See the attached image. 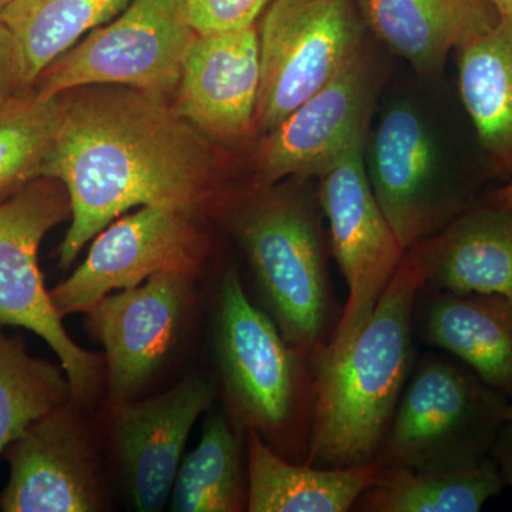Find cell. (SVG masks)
Returning <instances> with one entry per match:
<instances>
[{"label": "cell", "mask_w": 512, "mask_h": 512, "mask_svg": "<svg viewBox=\"0 0 512 512\" xmlns=\"http://www.w3.org/2000/svg\"><path fill=\"white\" fill-rule=\"evenodd\" d=\"M59 96L62 117L40 177L59 180L72 207L60 268L133 208L173 205L201 218L234 200L227 148L178 116L170 101L110 84Z\"/></svg>", "instance_id": "obj_1"}, {"label": "cell", "mask_w": 512, "mask_h": 512, "mask_svg": "<svg viewBox=\"0 0 512 512\" xmlns=\"http://www.w3.org/2000/svg\"><path fill=\"white\" fill-rule=\"evenodd\" d=\"M133 0H12L0 20L12 33L30 90L57 57L119 16Z\"/></svg>", "instance_id": "obj_23"}, {"label": "cell", "mask_w": 512, "mask_h": 512, "mask_svg": "<svg viewBox=\"0 0 512 512\" xmlns=\"http://www.w3.org/2000/svg\"><path fill=\"white\" fill-rule=\"evenodd\" d=\"M258 30V137L274 130L365 53L355 0H274Z\"/></svg>", "instance_id": "obj_8"}, {"label": "cell", "mask_w": 512, "mask_h": 512, "mask_svg": "<svg viewBox=\"0 0 512 512\" xmlns=\"http://www.w3.org/2000/svg\"><path fill=\"white\" fill-rule=\"evenodd\" d=\"M261 87L259 30L197 35L185 56L171 106L218 146L241 147L256 137Z\"/></svg>", "instance_id": "obj_16"}, {"label": "cell", "mask_w": 512, "mask_h": 512, "mask_svg": "<svg viewBox=\"0 0 512 512\" xmlns=\"http://www.w3.org/2000/svg\"><path fill=\"white\" fill-rule=\"evenodd\" d=\"M487 202L488 204L497 205V207L512 208V180L504 187L495 190Z\"/></svg>", "instance_id": "obj_30"}, {"label": "cell", "mask_w": 512, "mask_h": 512, "mask_svg": "<svg viewBox=\"0 0 512 512\" xmlns=\"http://www.w3.org/2000/svg\"><path fill=\"white\" fill-rule=\"evenodd\" d=\"M414 335L446 350L488 386L512 399V298L421 286Z\"/></svg>", "instance_id": "obj_17"}, {"label": "cell", "mask_w": 512, "mask_h": 512, "mask_svg": "<svg viewBox=\"0 0 512 512\" xmlns=\"http://www.w3.org/2000/svg\"><path fill=\"white\" fill-rule=\"evenodd\" d=\"M375 97V72L365 52L261 137L254 157L255 187L328 173L350 148L366 141Z\"/></svg>", "instance_id": "obj_14"}, {"label": "cell", "mask_w": 512, "mask_h": 512, "mask_svg": "<svg viewBox=\"0 0 512 512\" xmlns=\"http://www.w3.org/2000/svg\"><path fill=\"white\" fill-rule=\"evenodd\" d=\"M508 403L463 363L426 357L413 367L377 461L417 471L476 466L508 423Z\"/></svg>", "instance_id": "obj_5"}, {"label": "cell", "mask_w": 512, "mask_h": 512, "mask_svg": "<svg viewBox=\"0 0 512 512\" xmlns=\"http://www.w3.org/2000/svg\"><path fill=\"white\" fill-rule=\"evenodd\" d=\"M214 356L224 412L242 433L254 430L285 458L305 463L313 402V353L286 342L252 302L235 269L215 298Z\"/></svg>", "instance_id": "obj_3"}, {"label": "cell", "mask_w": 512, "mask_h": 512, "mask_svg": "<svg viewBox=\"0 0 512 512\" xmlns=\"http://www.w3.org/2000/svg\"><path fill=\"white\" fill-rule=\"evenodd\" d=\"M210 251L200 218L173 205H144L100 231L86 259L50 298L62 318L86 313L104 296L161 272L198 275Z\"/></svg>", "instance_id": "obj_10"}, {"label": "cell", "mask_w": 512, "mask_h": 512, "mask_svg": "<svg viewBox=\"0 0 512 512\" xmlns=\"http://www.w3.org/2000/svg\"><path fill=\"white\" fill-rule=\"evenodd\" d=\"M501 18L512 20V0H491Z\"/></svg>", "instance_id": "obj_31"}, {"label": "cell", "mask_w": 512, "mask_h": 512, "mask_svg": "<svg viewBox=\"0 0 512 512\" xmlns=\"http://www.w3.org/2000/svg\"><path fill=\"white\" fill-rule=\"evenodd\" d=\"M70 217L69 194L56 178H36L0 200V325L19 326L45 340L69 379L73 402L89 407L106 386L104 356L70 338L39 266L43 238Z\"/></svg>", "instance_id": "obj_6"}, {"label": "cell", "mask_w": 512, "mask_h": 512, "mask_svg": "<svg viewBox=\"0 0 512 512\" xmlns=\"http://www.w3.org/2000/svg\"><path fill=\"white\" fill-rule=\"evenodd\" d=\"M69 400L62 366L35 359L22 339L0 332V456L32 421Z\"/></svg>", "instance_id": "obj_25"}, {"label": "cell", "mask_w": 512, "mask_h": 512, "mask_svg": "<svg viewBox=\"0 0 512 512\" xmlns=\"http://www.w3.org/2000/svg\"><path fill=\"white\" fill-rule=\"evenodd\" d=\"M458 89L491 171L512 180V20L458 50Z\"/></svg>", "instance_id": "obj_21"}, {"label": "cell", "mask_w": 512, "mask_h": 512, "mask_svg": "<svg viewBox=\"0 0 512 512\" xmlns=\"http://www.w3.org/2000/svg\"><path fill=\"white\" fill-rule=\"evenodd\" d=\"M62 117L60 96L18 94L0 106V197L40 177Z\"/></svg>", "instance_id": "obj_26"}, {"label": "cell", "mask_w": 512, "mask_h": 512, "mask_svg": "<svg viewBox=\"0 0 512 512\" xmlns=\"http://www.w3.org/2000/svg\"><path fill=\"white\" fill-rule=\"evenodd\" d=\"M195 278L161 272L86 312V328L104 348L109 402L138 399L163 369L183 333Z\"/></svg>", "instance_id": "obj_11"}, {"label": "cell", "mask_w": 512, "mask_h": 512, "mask_svg": "<svg viewBox=\"0 0 512 512\" xmlns=\"http://www.w3.org/2000/svg\"><path fill=\"white\" fill-rule=\"evenodd\" d=\"M409 251L426 288L512 298V208L467 207Z\"/></svg>", "instance_id": "obj_18"}, {"label": "cell", "mask_w": 512, "mask_h": 512, "mask_svg": "<svg viewBox=\"0 0 512 512\" xmlns=\"http://www.w3.org/2000/svg\"><path fill=\"white\" fill-rule=\"evenodd\" d=\"M507 421L508 423H512V399H510V403H508L507 407Z\"/></svg>", "instance_id": "obj_32"}, {"label": "cell", "mask_w": 512, "mask_h": 512, "mask_svg": "<svg viewBox=\"0 0 512 512\" xmlns=\"http://www.w3.org/2000/svg\"><path fill=\"white\" fill-rule=\"evenodd\" d=\"M214 400V386L195 375L148 399L107 400L121 484L133 510L158 512L170 503L192 427Z\"/></svg>", "instance_id": "obj_15"}, {"label": "cell", "mask_w": 512, "mask_h": 512, "mask_svg": "<svg viewBox=\"0 0 512 512\" xmlns=\"http://www.w3.org/2000/svg\"><path fill=\"white\" fill-rule=\"evenodd\" d=\"M12 0H0V10L5 9Z\"/></svg>", "instance_id": "obj_33"}, {"label": "cell", "mask_w": 512, "mask_h": 512, "mask_svg": "<svg viewBox=\"0 0 512 512\" xmlns=\"http://www.w3.org/2000/svg\"><path fill=\"white\" fill-rule=\"evenodd\" d=\"M272 2L274 0H184L187 18L197 35L251 28Z\"/></svg>", "instance_id": "obj_27"}, {"label": "cell", "mask_w": 512, "mask_h": 512, "mask_svg": "<svg viewBox=\"0 0 512 512\" xmlns=\"http://www.w3.org/2000/svg\"><path fill=\"white\" fill-rule=\"evenodd\" d=\"M365 167L377 204L404 251L467 208L466 197L441 174L429 127L409 104H394L383 114Z\"/></svg>", "instance_id": "obj_12"}, {"label": "cell", "mask_w": 512, "mask_h": 512, "mask_svg": "<svg viewBox=\"0 0 512 512\" xmlns=\"http://www.w3.org/2000/svg\"><path fill=\"white\" fill-rule=\"evenodd\" d=\"M505 487L493 458L446 471L383 467L353 510L363 512H477Z\"/></svg>", "instance_id": "obj_24"}, {"label": "cell", "mask_w": 512, "mask_h": 512, "mask_svg": "<svg viewBox=\"0 0 512 512\" xmlns=\"http://www.w3.org/2000/svg\"><path fill=\"white\" fill-rule=\"evenodd\" d=\"M194 32L184 0H133L40 74L33 92L56 97L84 86H124L173 100Z\"/></svg>", "instance_id": "obj_7"}, {"label": "cell", "mask_w": 512, "mask_h": 512, "mask_svg": "<svg viewBox=\"0 0 512 512\" xmlns=\"http://www.w3.org/2000/svg\"><path fill=\"white\" fill-rule=\"evenodd\" d=\"M247 501L245 433L224 410L210 413L197 447L181 461L168 504L174 512H241Z\"/></svg>", "instance_id": "obj_22"}, {"label": "cell", "mask_w": 512, "mask_h": 512, "mask_svg": "<svg viewBox=\"0 0 512 512\" xmlns=\"http://www.w3.org/2000/svg\"><path fill=\"white\" fill-rule=\"evenodd\" d=\"M73 400L32 421L6 447L5 512H97L109 504L89 427Z\"/></svg>", "instance_id": "obj_13"}, {"label": "cell", "mask_w": 512, "mask_h": 512, "mask_svg": "<svg viewBox=\"0 0 512 512\" xmlns=\"http://www.w3.org/2000/svg\"><path fill=\"white\" fill-rule=\"evenodd\" d=\"M490 456L497 464L505 485L512 487V423L505 424L500 431Z\"/></svg>", "instance_id": "obj_29"}, {"label": "cell", "mask_w": 512, "mask_h": 512, "mask_svg": "<svg viewBox=\"0 0 512 512\" xmlns=\"http://www.w3.org/2000/svg\"><path fill=\"white\" fill-rule=\"evenodd\" d=\"M247 441L249 512H346L375 484L382 464L316 467L288 460L254 430Z\"/></svg>", "instance_id": "obj_20"}, {"label": "cell", "mask_w": 512, "mask_h": 512, "mask_svg": "<svg viewBox=\"0 0 512 512\" xmlns=\"http://www.w3.org/2000/svg\"><path fill=\"white\" fill-rule=\"evenodd\" d=\"M23 92L28 90L23 86L15 40L0 20V106Z\"/></svg>", "instance_id": "obj_28"}, {"label": "cell", "mask_w": 512, "mask_h": 512, "mask_svg": "<svg viewBox=\"0 0 512 512\" xmlns=\"http://www.w3.org/2000/svg\"><path fill=\"white\" fill-rule=\"evenodd\" d=\"M367 28L416 72L440 73L448 56L501 20L491 0H359Z\"/></svg>", "instance_id": "obj_19"}, {"label": "cell", "mask_w": 512, "mask_h": 512, "mask_svg": "<svg viewBox=\"0 0 512 512\" xmlns=\"http://www.w3.org/2000/svg\"><path fill=\"white\" fill-rule=\"evenodd\" d=\"M238 204L235 232L247 255L258 305L289 345L315 355L338 325L319 201L303 188L255 187Z\"/></svg>", "instance_id": "obj_4"}, {"label": "cell", "mask_w": 512, "mask_h": 512, "mask_svg": "<svg viewBox=\"0 0 512 512\" xmlns=\"http://www.w3.org/2000/svg\"><path fill=\"white\" fill-rule=\"evenodd\" d=\"M423 286L416 256L404 254L375 311L348 349L313 365V402L305 463H375L414 367L413 313Z\"/></svg>", "instance_id": "obj_2"}, {"label": "cell", "mask_w": 512, "mask_h": 512, "mask_svg": "<svg viewBox=\"0 0 512 512\" xmlns=\"http://www.w3.org/2000/svg\"><path fill=\"white\" fill-rule=\"evenodd\" d=\"M365 143L355 144L319 178L320 210L329 222L332 254L348 285V301L313 365L338 359L375 311L404 251L377 204L365 167Z\"/></svg>", "instance_id": "obj_9"}]
</instances>
